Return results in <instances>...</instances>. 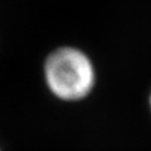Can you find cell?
I'll return each mask as SVG.
<instances>
[{
	"label": "cell",
	"instance_id": "2",
	"mask_svg": "<svg viewBox=\"0 0 151 151\" xmlns=\"http://www.w3.org/2000/svg\"><path fill=\"white\" fill-rule=\"evenodd\" d=\"M149 105H150V110H151V92H150V97H149Z\"/></svg>",
	"mask_w": 151,
	"mask_h": 151
},
{
	"label": "cell",
	"instance_id": "3",
	"mask_svg": "<svg viewBox=\"0 0 151 151\" xmlns=\"http://www.w3.org/2000/svg\"><path fill=\"white\" fill-rule=\"evenodd\" d=\"M0 151H1V149H0Z\"/></svg>",
	"mask_w": 151,
	"mask_h": 151
},
{
	"label": "cell",
	"instance_id": "1",
	"mask_svg": "<svg viewBox=\"0 0 151 151\" xmlns=\"http://www.w3.org/2000/svg\"><path fill=\"white\" fill-rule=\"evenodd\" d=\"M43 77L49 92L60 101L77 102L87 98L96 84V68L81 48L62 45L44 59Z\"/></svg>",
	"mask_w": 151,
	"mask_h": 151
}]
</instances>
